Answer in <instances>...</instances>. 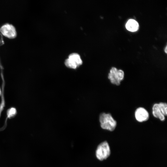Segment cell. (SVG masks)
<instances>
[{
    "label": "cell",
    "instance_id": "obj_1",
    "mask_svg": "<svg viewBox=\"0 0 167 167\" xmlns=\"http://www.w3.org/2000/svg\"><path fill=\"white\" fill-rule=\"evenodd\" d=\"M99 119L101 126L102 129L110 131L115 129L117 122L110 113H101Z\"/></svg>",
    "mask_w": 167,
    "mask_h": 167
},
{
    "label": "cell",
    "instance_id": "obj_2",
    "mask_svg": "<svg viewBox=\"0 0 167 167\" xmlns=\"http://www.w3.org/2000/svg\"><path fill=\"white\" fill-rule=\"evenodd\" d=\"M124 75V72L122 70H118L116 67H112L109 73L108 78L112 84L118 86L123 80Z\"/></svg>",
    "mask_w": 167,
    "mask_h": 167
},
{
    "label": "cell",
    "instance_id": "obj_3",
    "mask_svg": "<svg viewBox=\"0 0 167 167\" xmlns=\"http://www.w3.org/2000/svg\"><path fill=\"white\" fill-rule=\"evenodd\" d=\"M110 150L108 143L104 141L97 147L96 155L97 158L100 161L107 159L110 155Z\"/></svg>",
    "mask_w": 167,
    "mask_h": 167
},
{
    "label": "cell",
    "instance_id": "obj_4",
    "mask_svg": "<svg viewBox=\"0 0 167 167\" xmlns=\"http://www.w3.org/2000/svg\"><path fill=\"white\" fill-rule=\"evenodd\" d=\"M83 62L80 55L77 53L70 54L68 58L65 62V65L67 67L75 69L82 64Z\"/></svg>",
    "mask_w": 167,
    "mask_h": 167
},
{
    "label": "cell",
    "instance_id": "obj_5",
    "mask_svg": "<svg viewBox=\"0 0 167 167\" xmlns=\"http://www.w3.org/2000/svg\"><path fill=\"white\" fill-rule=\"evenodd\" d=\"M0 31L3 35L9 38H14L16 35L15 27L8 24L2 25L0 28Z\"/></svg>",
    "mask_w": 167,
    "mask_h": 167
},
{
    "label": "cell",
    "instance_id": "obj_6",
    "mask_svg": "<svg viewBox=\"0 0 167 167\" xmlns=\"http://www.w3.org/2000/svg\"><path fill=\"white\" fill-rule=\"evenodd\" d=\"M135 114L136 120L139 122L146 121L148 120L149 118V114L148 111L142 107H139L136 109Z\"/></svg>",
    "mask_w": 167,
    "mask_h": 167
},
{
    "label": "cell",
    "instance_id": "obj_7",
    "mask_svg": "<svg viewBox=\"0 0 167 167\" xmlns=\"http://www.w3.org/2000/svg\"><path fill=\"white\" fill-rule=\"evenodd\" d=\"M152 110L153 115L155 117L159 118L162 121L165 120V116L162 114L158 104L156 103L153 105Z\"/></svg>",
    "mask_w": 167,
    "mask_h": 167
},
{
    "label": "cell",
    "instance_id": "obj_8",
    "mask_svg": "<svg viewBox=\"0 0 167 167\" xmlns=\"http://www.w3.org/2000/svg\"><path fill=\"white\" fill-rule=\"evenodd\" d=\"M126 27L128 30L131 32H135L138 29L139 25L137 22L135 20L130 19L126 23Z\"/></svg>",
    "mask_w": 167,
    "mask_h": 167
},
{
    "label": "cell",
    "instance_id": "obj_9",
    "mask_svg": "<svg viewBox=\"0 0 167 167\" xmlns=\"http://www.w3.org/2000/svg\"><path fill=\"white\" fill-rule=\"evenodd\" d=\"M160 109L162 114L165 116L167 115V105L166 103L160 102L159 104Z\"/></svg>",
    "mask_w": 167,
    "mask_h": 167
},
{
    "label": "cell",
    "instance_id": "obj_10",
    "mask_svg": "<svg viewBox=\"0 0 167 167\" xmlns=\"http://www.w3.org/2000/svg\"><path fill=\"white\" fill-rule=\"evenodd\" d=\"M16 113V110L14 108H11L9 110V116L11 117L15 114Z\"/></svg>",
    "mask_w": 167,
    "mask_h": 167
},
{
    "label": "cell",
    "instance_id": "obj_11",
    "mask_svg": "<svg viewBox=\"0 0 167 167\" xmlns=\"http://www.w3.org/2000/svg\"><path fill=\"white\" fill-rule=\"evenodd\" d=\"M165 53H167V46H166L165 48Z\"/></svg>",
    "mask_w": 167,
    "mask_h": 167
},
{
    "label": "cell",
    "instance_id": "obj_12",
    "mask_svg": "<svg viewBox=\"0 0 167 167\" xmlns=\"http://www.w3.org/2000/svg\"><path fill=\"white\" fill-rule=\"evenodd\" d=\"M1 94V91H0V95Z\"/></svg>",
    "mask_w": 167,
    "mask_h": 167
}]
</instances>
